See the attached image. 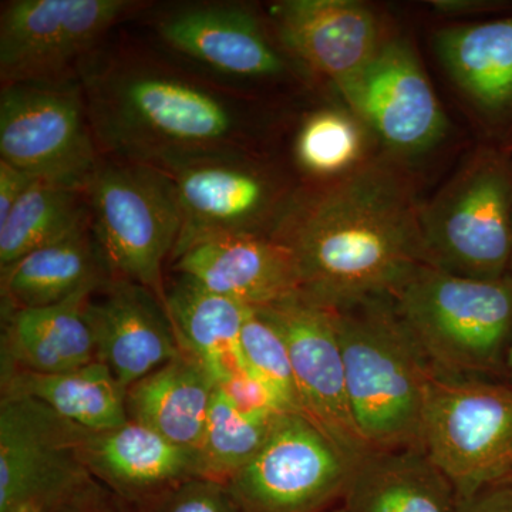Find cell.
<instances>
[{
	"mask_svg": "<svg viewBox=\"0 0 512 512\" xmlns=\"http://www.w3.org/2000/svg\"><path fill=\"white\" fill-rule=\"evenodd\" d=\"M421 211L406 178L373 161L289 211L272 237L291 249L302 295L342 308L392 295L427 265Z\"/></svg>",
	"mask_w": 512,
	"mask_h": 512,
	"instance_id": "1",
	"label": "cell"
},
{
	"mask_svg": "<svg viewBox=\"0 0 512 512\" xmlns=\"http://www.w3.org/2000/svg\"><path fill=\"white\" fill-rule=\"evenodd\" d=\"M99 150L160 170L234 154L241 120L234 104L204 84L147 63H113L83 74Z\"/></svg>",
	"mask_w": 512,
	"mask_h": 512,
	"instance_id": "2",
	"label": "cell"
},
{
	"mask_svg": "<svg viewBox=\"0 0 512 512\" xmlns=\"http://www.w3.org/2000/svg\"><path fill=\"white\" fill-rule=\"evenodd\" d=\"M353 419L372 450L420 447L424 410L439 373L392 298L332 309Z\"/></svg>",
	"mask_w": 512,
	"mask_h": 512,
	"instance_id": "3",
	"label": "cell"
},
{
	"mask_svg": "<svg viewBox=\"0 0 512 512\" xmlns=\"http://www.w3.org/2000/svg\"><path fill=\"white\" fill-rule=\"evenodd\" d=\"M390 298L439 375L505 376L512 275L488 281L421 265Z\"/></svg>",
	"mask_w": 512,
	"mask_h": 512,
	"instance_id": "4",
	"label": "cell"
},
{
	"mask_svg": "<svg viewBox=\"0 0 512 512\" xmlns=\"http://www.w3.org/2000/svg\"><path fill=\"white\" fill-rule=\"evenodd\" d=\"M86 194L94 241L111 278L144 286L165 305V259L173 256L183 224L170 175L101 156Z\"/></svg>",
	"mask_w": 512,
	"mask_h": 512,
	"instance_id": "5",
	"label": "cell"
},
{
	"mask_svg": "<svg viewBox=\"0 0 512 512\" xmlns=\"http://www.w3.org/2000/svg\"><path fill=\"white\" fill-rule=\"evenodd\" d=\"M420 447L453 483L461 503L512 483V383L437 375Z\"/></svg>",
	"mask_w": 512,
	"mask_h": 512,
	"instance_id": "6",
	"label": "cell"
},
{
	"mask_svg": "<svg viewBox=\"0 0 512 512\" xmlns=\"http://www.w3.org/2000/svg\"><path fill=\"white\" fill-rule=\"evenodd\" d=\"M427 265L473 279L510 275L512 174L484 157L440 192L421 211Z\"/></svg>",
	"mask_w": 512,
	"mask_h": 512,
	"instance_id": "7",
	"label": "cell"
},
{
	"mask_svg": "<svg viewBox=\"0 0 512 512\" xmlns=\"http://www.w3.org/2000/svg\"><path fill=\"white\" fill-rule=\"evenodd\" d=\"M356 463L308 417L281 413L227 484L247 512H325L342 503Z\"/></svg>",
	"mask_w": 512,
	"mask_h": 512,
	"instance_id": "8",
	"label": "cell"
},
{
	"mask_svg": "<svg viewBox=\"0 0 512 512\" xmlns=\"http://www.w3.org/2000/svg\"><path fill=\"white\" fill-rule=\"evenodd\" d=\"M99 153L82 84H3L0 160L43 180L86 187Z\"/></svg>",
	"mask_w": 512,
	"mask_h": 512,
	"instance_id": "9",
	"label": "cell"
},
{
	"mask_svg": "<svg viewBox=\"0 0 512 512\" xmlns=\"http://www.w3.org/2000/svg\"><path fill=\"white\" fill-rule=\"evenodd\" d=\"M84 430L37 400L2 394L0 512H56L93 483L80 457Z\"/></svg>",
	"mask_w": 512,
	"mask_h": 512,
	"instance_id": "10",
	"label": "cell"
},
{
	"mask_svg": "<svg viewBox=\"0 0 512 512\" xmlns=\"http://www.w3.org/2000/svg\"><path fill=\"white\" fill-rule=\"evenodd\" d=\"M134 8L128 0H13L0 18L3 84L70 80L101 37Z\"/></svg>",
	"mask_w": 512,
	"mask_h": 512,
	"instance_id": "11",
	"label": "cell"
},
{
	"mask_svg": "<svg viewBox=\"0 0 512 512\" xmlns=\"http://www.w3.org/2000/svg\"><path fill=\"white\" fill-rule=\"evenodd\" d=\"M256 311L279 330L288 346L303 416L355 460L372 451L350 409L332 309L296 293Z\"/></svg>",
	"mask_w": 512,
	"mask_h": 512,
	"instance_id": "12",
	"label": "cell"
},
{
	"mask_svg": "<svg viewBox=\"0 0 512 512\" xmlns=\"http://www.w3.org/2000/svg\"><path fill=\"white\" fill-rule=\"evenodd\" d=\"M360 120L393 150H426L443 137L447 120L412 47L384 42L365 69L338 86Z\"/></svg>",
	"mask_w": 512,
	"mask_h": 512,
	"instance_id": "13",
	"label": "cell"
},
{
	"mask_svg": "<svg viewBox=\"0 0 512 512\" xmlns=\"http://www.w3.org/2000/svg\"><path fill=\"white\" fill-rule=\"evenodd\" d=\"M167 174L183 221L171 259L201 239L265 234L262 227L275 210L278 191L268 175L237 154L195 158Z\"/></svg>",
	"mask_w": 512,
	"mask_h": 512,
	"instance_id": "14",
	"label": "cell"
},
{
	"mask_svg": "<svg viewBox=\"0 0 512 512\" xmlns=\"http://www.w3.org/2000/svg\"><path fill=\"white\" fill-rule=\"evenodd\" d=\"M97 362L124 390L187 355L165 305L150 289L111 279L87 305Z\"/></svg>",
	"mask_w": 512,
	"mask_h": 512,
	"instance_id": "15",
	"label": "cell"
},
{
	"mask_svg": "<svg viewBox=\"0 0 512 512\" xmlns=\"http://www.w3.org/2000/svg\"><path fill=\"white\" fill-rule=\"evenodd\" d=\"M171 261L175 274L249 308H264L301 293L291 249L271 234L201 239Z\"/></svg>",
	"mask_w": 512,
	"mask_h": 512,
	"instance_id": "16",
	"label": "cell"
},
{
	"mask_svg": "<svg viewBox=\"0 0 512 512\" xmlns=\"http://www.w3.org/2000/svg\"><path fill=\"white\" fill-rule=\"evenodd\" d=\"M282 45L335 86L365 69L384 40L379 20L353 0H285L271 9Z\"/></svg>",
	"mask_w": 512,
	"mask_h": 512,
	"instance_id": "17",
	"label": "cell"
},
{
	"mask_svg": "<svg viewBox=\"0 0 512 512\" xmlns=\"http://www.w3.org/2000/svg\"><path fill=\"white\" fill-rule=\"evenodd\" d=\"M80 457L93 480L127 507L204 477L200 451L178 446L130 420L116 429L84 430Z\"/></svg>",
	"mask_w": 512,
	"mask_h": 512,
	"instance_id": "18",
	"label": "cell"
},
{
	"mask_svg": "<svg viewBox=\"0 0 512 512\" xmlns=\"http://www.w3.org/2000/svg\"><path fill=\"white\" fill-rule=\"evenodd\" d=\"M157 32L175 52L234 79H271L285 70L259 20L242 6L208 3L177 9L158 22Z\"/></svg>",
	"mask_w": 512,
	"mask_h": 512,
	"instance_id": "19",
	"label": "cell"
},
{
	"mask_svg": "<svg viewBox=\"0 0 512 512\" xmlns=\"http://www.w3.org/2000/svg\"><path fill=\"white\" fill-rule=\"evenodd\" d=\"M342 503L353 512H463L453 483L421 447L359 458Z\"/></svg>",
	"mask_w": 512,
	"mask_h": 512,
	"instance_id": "20",
	"label": "cell"
},
{
	"mask_svg": "<svg viewBox=\"0 0 512 512\" xmlns=\"http://www.w3.org/2000/svg\"><path fill=\"white\" fill-rule=\"evenodd\" d=\"M83 291L46 308L3 312L2 372L63 373L96 362Z\"/></svg>",
	"mask_w": 512,
	"mask_h": 512,
	"instance_id": "21",
	"label": "cell"
},
{
	"mask_svg": "<svg viewBox=\"0 0 512 512\" xmlns=\"http://www.w3.org/2000/svg\"><path fill=\"white\" fill-rule=\"evenodd\" d=\"M2 272L3 312L46 308L111 281L92 225L23 256Z\"/></svg>",
	"mask_w": 512,
	"mask_h": 512,
	"instance_id": "22",
	"label": "cell"
},
{
	"mask_svg": "<svg viewBox=\"0 0 512 512\" xmlns=\"http://www.w3.org/2000/svg\"><path fill=\"white\" fill-rule=\"evenodd\" d=\"M215 387L210 372L187 353L128 387V420L200 451Z\"/></svg>",
	"mask_w": 512,
	"mask_h": 512,
	"instance_id": "23",
	"label": "cell"
},
{
	"mask_svg": "<svg viewBox=\"0 0 512 512\" xmlns=\"http://www.w3.org/2000/svg\"><path fill=\"white\" fill-rule=\"evenodd\" d=\"M165 309L185 352L210 372L215 383L247 370L239 339L254 308L177 275L165 293Z\"/></svg>",
	"mask_w": 512,
	"mask_h": 512,
	"instance_id": "24",
	"label": "cell"
},
{
	"mask_svg": "<svg viewBox=\"0 0 512 512\" xmlns=\"http://www.w3.org/2000/svg\"><path fill=\"white\" fill-rule=\"evenodd\" d=\"M2 394L37 400L89 431L116 429L128 421L126 390L97 360L63 373L3 370Z\"/></svg>",
	"mask_w": 512,
	"mask_h": 512,
	"instance_id": "25",
	"label": "cell"
},
{
	"mask_svg": "<svg viewBox=\"0 0 512 512\" xmlns=\"http://www.w3.org/2000/svg\"><path fill=\"white\" fill-rule=\"evenodd\" d=\"M437 55L460 89L488 110L512 104V18L440 30Z\"/></svg>",
	"mask_w": 512,
	"mask_h": 512,
	"instance_id": "26",
	"label": "cell"
},
{
	"mask_svg": "<svg viewBox=\"0 0 512 512\" xmlns=\"http://www.w3.org/2000/svg\"><path fill=\"white\" fill-rule=\"evenodd\" d=\"M90 222L84 185L39 178L0 224V269Z\"/></svg>",
	"mask_w": 512,
	"mask_h": 512,
	"instance_id": "27",
	"label": "cell"
},
{
	"mask_svg": "<svg viewBox=\"0 0 512 512\" xmlns=\"http://www.w3.org/2000/svg\"><path fill=\"white\" fill-rule=\"evenodd\" d=\"M278 416H248L215 387L200 446L202 476L228 483L264 446Z\"/></svg>",
	"mask_w": 512,
	"mask_h": 512,
	"instance_id": "28",
	"label": "cell"
},
{
	"mask_svg": "<svg viewBox=\"0 0 512 512\" xmlns=\"http://www.w3.org/2000/svg\"><path fill=\"white\" fill-rule=\"evenodd\" d=\"M362 147V131L352 117L343 111L320 110L303 123L295 153L306 173L333 177L352 171Z\"/></svg>",
	"mask_w": 512,
	"mask_h": 512,
	"instance_id": "29",
	"label": "cell"
},
{
	"mask_svg": "<svg viewBox=\"0 0 512 512\" xmlns=\"http://www.w3.org/2000/svg\"><path fill=\"white\" fill-rule=\"evenodd\" d=\"M239 346L248 372L268 387L282 412L303 414L288 346L279 330L256 309L245 320Z\"/></svg>",
	"mask_w": 512,
	"mask_h": 512,
	"instance_id": "30",
	"label": "cell"
},
{
	"mask_svg": "<svg viewBox=\"0 0 512 512\" xmlns=\"http://www.w3.org/2000/svg\"><path fill=\"white\" fill-rule=\"evenodd\" d=\"M127 507V505H126ZM128 512H247L227 483L197 477L175 485Z\"/></svg>",
	"mask_w": 512,
	"mask_h": 512,
	"instance_id": "31",
	"label": "cell"
},
{
	"mask_svg": "<svg viewBox=\"0 0 512 512\" xmlns=\"http://www.w3.org/2000/svg\"><path fill=\"white\" fill-rule=\"evenodd\" d=\"M232 404L248 416L274 417L284 413L261 380L248 370H239L217 383Z\"/></svg>",
	"mask_w": 512,
	"mask_h": 512,
	"instance_id": "32",
	"label": "cell"
},
{
	"mask_svg": "<svg viewBox=\"0 0 512 512\" xmlns=\"http://www.w3.org/2000/svg\"><path fill=\"white\" fill-rule=\"evenodd\" d=\"M56 512H128L116 495L93 481L70 498Z\"/></svg>",
	"mask_w": 512,
	"mask_h": 512,
	"instance_id": "33",
	"label": "cell"
},
{
	"mask_svg": "<svg viewBox=\"0 0 512 512\" xmlns=\"http://www.w3.org/2000/svg\"><path fill=\"white\" fill-rule=\"evenodd\" d=\"M39 178L0 160V224L6 221L16 202Z\"/></svg>",
	"mask_w": 512,
	"mask_h": 512,
	"instance_id": "34",
	"label": "cell"
},
{
	"mask_svg": "<svg viewBox=\"0 0 512 512\" xmlns=\"http://www.w3.org/2000/svg\"><path fill=\"white\" fill-rule=\"evenodd\" d=\"M463 512H512V483L495 485L463 503Z\"/></svg>",
	"mask_w": 512,
	"mask_h": 512,
	"instance_id": "35",
	"label": "cell"
},
{
	"mask_svg": "<svg viewBox=\"0 0 512 512\" xmlns=\"http://www.w3.org/2000/svg\"><path fill=\"white\" fill-rule=\"evenodd\" d=\"M505 380L512 383V346L505 362Z\"/></svg>",
	"mask_w": 512,
	"mask_h": 512,
	"instance_id": "36",
	"label": "cell"
},
{
	"mask_svg": "<svg viewBox=\"0 0 512 512\" xmlns=\"http://www.w3.org/2000/svg\"><path fill=\"white\" fill-rule=\"evenodd\" d=\"M325 512H353V511H350L349 508L346 507L345 504L340 503V504L335 505V507H332V508H330V510L325 511Z\"/></svg>",
	"mask_w": 512,
	"mask_h": 512,
	"instance_id": "37",
	"label": "cell"
},
{
	"mask_svg": "<svg viewBox=\"0 0 512 512\" xmlns=\"http://www.w3.org/2000/svg\"><path fill=\"white\" fill-rule=\"evenodd\" d=\"M510 275H512V256H511V265H510Z\"/></svg>",
	"mask_w": 512,
	"mask_h": 512,
	"instance_id": "38",
	"label": "cell"
}]
</instances>
